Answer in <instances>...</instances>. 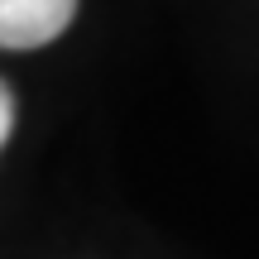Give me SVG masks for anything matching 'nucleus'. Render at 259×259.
Instances as JSON below:
<instances>
[{"instance_id":"f03ea898","label":"nucleus","mask_w":259,"mask_h":259,"mask_svg":"<svg viewBox=\"0 0 259 259\" xmlns=\"http://www.w3.org/2000/svg\"><path fill=\"white\" fill-rule=\"evenodd\" d=\"M10 130H15V96H10V87L0 82V149H5Z\"/></svg>"},{"instance_id":"f257e3e1","label":"nucleus","mask_w":259,"mask_h":259,"mask_svg":"<svg viewBox=\"0 0 259 259\" xmlns=\"http://www.w3.org/2000/svg\"><path fill=\"white\" fill-rule=\"evenodd\" d=\"M77 0H0V48H44L72 24Z\"/></svg>"}]
</instances>
